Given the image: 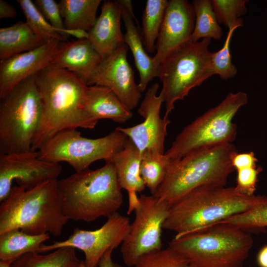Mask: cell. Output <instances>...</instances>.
<instances>
[{
    "label": "cell",
    "mask_w": 267,
    "mask_h": 267,
    "mask_svg": "<svg viewBox=\"0 0 267 267\" xmlns=\"http://www.w3.org/2000/svg\"><path fill=\"white\" fill-rule=\"evenodd\" d=\"M248 102L244 92L229 93L219 104L185 127L165 154L175 160L193 151L232 143L237 134L233 119Z\"/></svg>",
    "instance_id": "cell-8"
},
{
    "label": "cell",
    "mask_w": 267,
    "mask_h": 267,
    "mask_svg": "<svg viewBox=\"0 0 267 267\" xmlns=\"http://www.w3.org/2000/svg\"><path fill=\"white\" fill-rule=\"evenodd\" d=\"M130 225L128 217L116 212L109 217L100 228L93 230L75 228L67 239L54 241L50 245L43 244L37 252L72 247L84 252L86 267H97L100 259L108 249H114L121 245L129 233Z\"/></svg>",
    "instance_id": "cell-12"
},
{
    "label": "cell",
    "mask_w": 267,
    "mask_h": 267,
    "mask_svg": "<svg viewBox=\"0 0 267 267\" xmlns=\"http://www.w3.org/2000/svg\"><path fill=\"white\" fill-rule=\"evenodd\" d=\"M267 202V197L247 196L234 187L202 186L172 205L163 229L175 237L195 232L219 223Z\"/></svg>",
    "instance_id": "cell-2"
},
{
    "label": "cell",
    "mask_w": 267,
    "mask_h": 267,
    "mask_svg": "<svg viewBox=\"0 0 267 267\" xmlns=\"http://www.w3.org/2000/svg\"><path fill=\"white\" fill-rule=\"evenodd\" d=\"M195 16L192 4L186 0H170L156 44L153 59L159 66L174 49L191 41Z\"/></svg>",
    "instance_id": "cell-16"
},
{
    "label": "cell",
    "mask_w": 267,
    "mask_h": 267,
    "mask_svg": "<svg viewBox=\"0 0 267 267\" xmlns=\"http://www.w3.org/2000/svg\"><path fill=\"white\" fill-rule=\"evenodd\" d=\"M45 43L33 32L26 22L19 21L0 28V60L36 48Z\"/></svg>",
    "instance_id": "cell-23"
},
{
    "label": "cell",
    "mask_w": 267,
    "mask_h": 267,
    "mask_svg": "<svg viewBox=\"0 0 267 267\" xmlns=\"http://www.w3.org/2000/svg\"><path fill=\"white\" fill-rule=\"evenodd\" d=\"M257 263L260 267H267V245L259 251L257 256Z\"/></svg>",
    "instance_id": "cell-41"
},
{
    "label": "cell",
    "mask_w": 267,
    "mask_h": 267,
    "mask_svg": "<svg viewBox=\"0 0 267 267\" xmlns=\"http://www.w3.org/2000/svg\"><path fill=\"white\" fill-rule=\"evenodd\" d=\"M43 113L32 147L38 151L58 133L78 128L92 129L97 122L82 109L87 87L75 74L49 65L35 75Z\"/></svg>",
    "instance_id": "cell-1"
},
{
    "label": "cell",
    "mask_w": 267,
    "mask_h": 267,
    "mask_svg": "<svg viewBox=\"0 0 267 267\" xmlns=\"http://www.w3.org/2000/svg\"><path fill=\"white\" fill-rule=\"evenodd\" d=\"M49 234L31 235L18 229L0 234V259L14 261L29 252H37Z\"/></svg>",
    "instance_id": "cell-25"
},
{
    "label": "cell",
    "mask_w": 267,
    "mask_h": 267,
    "mask_svg": "<svg viewBox=\"0 0 267 267\" xmlns=\"http://www.w3.org/2000/svg\"><path fill=\"white\" fill-rule=\"evenodd\" d=\"M141 154L140 175L154 195L163 181L172 160L165 153L152 150H145Z\"/></svg>",
    "instance_id": "cell-29"
},
{
    "label": "cell",
    "mask_w": 267,
    "mask_h": 267,
    "mask_svg": "<svg viewBox=\"0 0 267 267\" xmlns=\"http://www.w3.org/2000/svg\"><path fill=\"white\" fill-rule=\"evenodd\" d=\"M128 48L125 44L103 57L89 86L108 88L126 108L132 111L138 105L142 92L127 60Z\"/></svg>",
    "instance_id": "cell-15"
},
{
    "label": "cell",
    "mask_w": 267,
    "mask_h": 267,
    "mask_svg": "<svg viewBox=\"0 0 267 267\" xmlns=\"http://www.w3.org/2000/svg\"><path fill=\"white\" fill-rule=\"evenodd\" d=\"M17 15L16 9L4 0H0V19H11Z\"/></svg>",
    "instance_id": "cell-38"
},
{
    "label": "cell",
    "mask_w": 267,
    "mask_h": 267,
    "mask_svg": "<svg viewBox=\"0 0 267 267\" xmlns=\"http://www.w3.org/2000/svg\"><path fill=\"white\" fill-rule=\"evenodd\" d=\"M79 267H86L85 266V263L84 261H81L80 265Z\"/></svg>",
    "instance_id": "cell-43"
},
{
    "label": "cell",
    "mask_w": 267,
    "mask_h": 267,
    "mask_svg": "<svg viewBox=\"0 0 267 267\" xmlns=\"http://www.w3.org/2000/svg\"><path fill=\"white\" fill-rule=\"evenodd\" d=\"M63 212L68 220L94 221L117 212L123 202L122 189L112 161L57 179Z\"/></svg>",
    "instance_id": "cell-4"
},
{
    "label": "cell",
    "mask_w": 267,
    "mask_h": 267,
    "mask_svg": "<svg viewBox=\"0 0 267 267\" xmlns=\"http://www.w3.org/2000/svg\"><path fill=\"white\" fill-rule=\"evenodd\" d=\"M236 185L235 190L247 196H252L256 189L258 175L261 167H248L237 170Z\"/></svg>",
    "instance_id": "cell-35"
},
{
    "label": "cell",
    "mask_w": 267,
    "mask_h": 267,
    "mask_svg": "<svg viewBox=\"0 0 267 267\" xmlns=\"http://www.w3.org/2000/svg\"><path fill=\"white\" fill-rule=\"evenodd\" d=\"M12 260H0V267H10Z\"/></svg>",
    "instance_id": "cell-42"
},
{
    "label": "cell",
    "mask_w": 267,
    "mask_h": 267,
    "mask_svg": "<svg viewBox=\"0 0 267 267\" xmlns=\"http://www.w3.org/2000/svg\"><path fill=\"white\" fill-rule=\"evenodd\" d=\"M122 7L119 0L104 1L101 12L88 32V40L102 57L125 44L121 29Z\"/></svg>",
    "instance_id": "cell-19"
},
{
    "label": "cell",
    "mask_w": 267,
    "mask_h": 267,
    "mask_svg": "<svg viewBox=\"0 0 267 267\" xmlns=\"http://www.w3.org/2000/svg\"><path fill=\"white\" fill-rule=\"evenodd\" d=\"M43 113L35 75L22 81L1 98L0 154L31 151Z\"/></svg>",
    "instance_id": "cell-7"
},
{
    "label": "cell",
    "mask_w": 267,
    "mask_h": 267,
    "mask_svg": "<svg viewBox=\"0 0 267 267\" xmlns=\"http://www.w3.org/2000/svg\"><path fill=\"white\" fill-rule=\"evenodd\" d=\"M81 262L75 249L67 247L45 255L36 252L26 253L15 259L10 267H79Z\"/></svg>",
    "instance_id": "cell-26"
},
{
    "label": "cell",
    "mask_w": 267,
    "mask_h": 267,
    "mask_svg": "<svg viewBox=\"0 0 267 267\" xmlns=\"http://www.w3.org/2000/svg\"><path fill=\"white\" fill-rule=\"evenodd\" d=\"M114 249H108L103 255L98 263V267H123L121 265L113 261L112 253Z\"/></svg>",
    "instance_id": "cell-39"
},
{
    "label": "cell",
    "mask_w": 267,
    "mask_h": 267,
    "mask_svg": "<svg viewBox=\"0 0 267 267\" xmlns=\"http://www.w3.org/2000/svg\"><path fill=\"white\" fill-rule=\"evenodd\" d=\"M57 179L26 189L12 186L0 205V234L18 229L31 235L60 236L68 219L64 214Z\"/></svg>",
    "instance_id": "cell-3"
},
{
    "label": "cell",
    "mask_w": 267,
    "mask_h": 267,
    "mask_svg": "<svg viewBox=\"0 0 267 267\" xmlns=\"http://www.w3.org/2000/svg\"><path fill=\"white\" fill-rule=\"evenodd\" d=\"M257 162L258 159L253 151L237 153L233 156L231 161L232 166L236 170L245 167L257 166Z\"/></svg>",
    "instance_id": "cell-37"
},
{
    "label": "cell",
    "mask_w": 267,
    "mask_h": 267,
    "mask_svg": "<svg viewBox=\"0 0 267 267\" xmlns=\"http://www.w3.org/2000/svg\"><path fill=\"white\" fill-rule=\"evenodd\" d=\"M236 28L228 30L222 47L212 53V63L214 75H218L223 80L233 78L237 69L233 64L230 49V44L233 34Z\"/></svg>",
    "instance_id": "cell-33"
},
{
    "label": "cell",
    "mask_w": 267,
    "mask_h": 267,
    "mask_svg": "<svg viewBox=\"0 0 267 267\" xmlns=\"http://www.w3.org/2000/svg\"><path fill=\"white\" fill-rule=\"evenodd\" d=\"M62 167L39 158L38 151L0 154V201L9 194L13 181L26 189L48 180L57 179Z\"/></svg>",
    "instance_id": "cell-13"
},
{
    "label": "cell",
    "mask_w": 267,
    "mask_h": 267,
    "mask_svg": "<svg viewBox=\"0 0 267 267\" xmlns=\"http://www.w3.org/2000/svg\"><path fill=\"white\" fill-rule=\"evenodd\" d=\"M195 20L191 40L199 41L206 38L220 40L222 30L220 26L211 0H194L192 1Z\"/></svg>",
    "instance_id": "cell-28"
},
{
    "label": "cell",
    "mask_w": 267,
    "mask_h": 267,
    "mask_svg": "<svg viewBox=\"0 0 267 267\" xmlns=\"http://www.w3.org/2000/svg\"><path fill=\"white\" fill-rule=\"evenodd\" d=\"M25 17L26 22L42 41L46 43L56 39L65 42L66 39L43 16L31 0H17Z\"/></svg>",
    "instance_id": "cell-30"
},
{
    "label": "cell",
    "mask_w": 267,
    "mask_h": 267,
    "mask_svg": "<svg viewBox=\"0 0 267 267\" xmlns=\"http://www.w3.org/2000/svg\"><path fill=\"white\" fill-rule=\"evenodd\" d=\"M247 0H211L212 6L219 24L228 30L243 25L241 17L246 14Z\"/></svg>",
    "instance_id": "cell-31"
},
{
    "label": "cell",
    "mask_w": 267,
    "mask_h": 267,
    "mask_svg": "<svg viewBox=\"0 0 267 267\" xmlns=\"http://www.w3.org/2000/svg\"><path fill=\"white\" fill-rule=\"evenodd\" d=\"M61 41L53 39L33 50L0 62V99L22 81L50 65Z\"/></svg>",
    "instance_id": "cell-17"
},
{
    "label": "cell",
    "mask_w": 267,
    "mask_h": 267,
    "mask_svg": "<svg viewBox=\"0 0 267 267\" xmlns=\"http://www.w3.org/2000/svg\"><path fill=\"white\" fill-rule=\"evenodd\" d=\"M101 0H61L59 2L65 28L89 32L93 27Z\"/></svg>",
    "instance_id": "cell-24"
},
{
    "label": "cell",
    "mask_w": 267,
    "mask_h": 267,
    "mask_svg": "<svg viewBox=\"0 0 267 267\" xmlns=\"http://www.w3.org/2000/svg\"><path fill=\"white\" fill-rule=\"evenodd\" d=\"M168 0H147L142 15L141 37L146 51L153 53Z\"/></svg>",
    "instance_id": "cell-27"
},
{
    "label": "cell",
    "mask_w": 267,
    "mask_h": 267,
    "mask_svg": "<svg viewBox=\"0 0 267 267\" xmlns=\"http://www.w3.org/2000/svg\"><path fill=\"white\" fill-rule=\"evenodd\" d=\"M134 219L121 245L124 264L134 267L141 256L162 248V232L170 207L153 195L141 194Z\"/></svg>",
    "instance_id": "cell-11"
},
{
    "label": "cell",
    "mask_w": 267,
    "mask_h": 267,
    "mask_svg": "<svg viewBox=\"0 0 267 267\" xmlns=\"http://www.w3.org/2000/svg\"><path fill=\"white\" fill-rule=\"evenodd\" d=\"M158 83H154L147 90L138 109L139 114L144 120L135 126L116 129L124 133L142 153L145 150H152L164 153L167 127L170 123L168 118H161L160 110L163 100L157 91Z\"/></svg>",
    "instance_id": "cell-14"
},
{
    "label": "cell",
    "mask_w": 267,
    "mask_h": 267,
    "mask_svg": "<svg viewBox=\"0 0 267 267\" xmlns=\"http://www.w3.org/2000/svg\"><path fill=\"white\" fill-rule=\"evenodd\" d=\"M237 153L235 146L229 143L172 160L163 181L153 195L171 207L199 187L225 186L235 170L231 161Z\"/></svg>",
    "instance_id": "cell-5"
},
{
    "label": "cell",
    "mask_w": 267,
    "mask_h": 267,
    "mask_svg": "<svg viewBox=\"0 0 267 267\" xmlns=\"http://www.w3.org/2000/svg\"><path fill=\"white\" fill-rule=\"evenodd\" d=\"M211 39L188 41L172 51L159 66L162 83L160 94L165 105L164 117L175 108V103L182 100L194 88L214 75L212 52L209 49Z\"/></svg>",
    "instance_id": "cell-9"
},
{
    "label": "cell",
    "mask_w": 267,
    "mask_h": 267,
    "mask_svg": "<svg viewBox=\"0 0 267 267\" xmlns=\"http://www.w3.org/2000/svg\"><path fill=\"white\" fill-rule=\"evenodd\" d=\"M134 267H193L181 255L168 246L141 256Z\"/></svg>",
    "instance_id": "cell-32"
},
{
    "label": "cell",
    "mask_w": 267,
    "mask_h": 267,
    "mask_svg": "<svg viewBox=\"0 0 267 267\" xmlns=\"http://www.w3.org/2000/svg\"><path fill=\"white\" fill-rule=\"evenodd\" d=\"M103 57L88 39L61 42L50 65L75 74L89 86Z\"/></svg>",
    "instance_id": "cell-18"
},
{
    "label": "cell",
    "mask_w": 267,
    "mask_h": 267,
    "mask_svg": "<svg viewBox=\"0 0 267 267\" xmlns=\"http://www.w3.org/2000/svg\"><path fill=\"white\" fill-rule=\"evenodd\" d=\"M129 138L116 129L107 135L89 138L77 129L63 130L48 140L38 150L39 158L49 162H66L76 172L88 169L99 160L110 161Z\"/></svg>",
    "instance_id": "cell-10"
},
{
    "label": "cell",
    "mask_w": 267,
    "mask_h": 267,
    "mask_svg": "<svg viewBox=\"0 0 267 267\" xmlns=\"http://www.w3.org/2000/svg\"><path fill=\"white\" fill-rule=\"evenodd\" d=\"M34 3L45 19L67 40L63 34L65 26L59 3L54 0H36Z\"/></svg>",
    "instance_id": "cell-36"
},
{
    "label": "cell",
    "mask_w": 267,
    "mask_h": 267,
    "mask_svg": "<svg viewBox=\"0 0 267 267\" xmlns=\"http://www.w3.org/2000/svg\"><path fill=\"white\" fill-rule=\"evenodd\" d=\"M254 241L246 230L220 222L203 229L174 237L169 246L193 267H244Z\"/></svg>",
    "instance_id": "cell-6"
},
{
    "label": "cell",
    "mask_w": 267,
    "mask_h": 267,
    "mask_svg": "<svg viewBox=\"0 0 267 267\" xmlns=\"http://www.w3.org/2000/svg\"><path fill=\"white\" fill-rule=\"evenodd\" d=\"M141 156L139 150L129 138L125 146L110 161L114 165L121 188L128 192V215L138 206L137 193L142 192L146 187L140 175Z\"/></svg>",
    "instance_id": "cell-21"
},
{
    "label": "cell",
    "mask_w": 267,
    "mask_h": 267,
    "mask_svg": "<svg viewBox=\"0 0 267 267\" xmlns=\"http://www.w3.org/2000/svg\"><path fill=\"white\" fill-rule=\"evenodd\" d=\"M82 109L89 118L97 122L107 119L124 123L133 116L132 111L124 106L113 91L98 85L88 86Z\"/></svg>",
    "instance_id": "cell-22"
},
{
    "label": "cell",
    "mask_w": 267,
    "mask_h": 267,
    "mask_svg": "<svg viewBox=\"0 0 267 267\" xmlns=\"http://www.w3.org/2000/svg\"><path fill=\"white\" fill-rule=\"evenodd\" d=\"M118 0L122 7V19L126 30L124 34V42L133 55L139 75L138 85L142 92L154 78L158 77L159 71L154 63L153 57L150 56L145 49L141 36L135 24V22H137L131 0Z\"/></svg>",
    "instance_id": "cell-20"
},
{
    "label": "cell",
    "mask_w": 267,
    "mask_h": 267,
    "mask_svg": "<svg viewBox=\"0 0 267 267\" xmlns=\"http://www.w3.org/2000/svg\"><path fill=\"white\" fill-rule=\"evenodd\" d=\"M221 222L232 224L245 230H263L267 227V202Z\"/></svg>",
    "instance_id": "cell-34"
},
{
    "label": "cell",
    "mask_w": 267,
    "mask_h": 267,
    "mask_svg": "<svg viewBox=\"0 0 267 267\" xmlns=\"http://www.w3.org/2000/svg\"><path fill=\"white\" fill-rule=\"evenodd\" d=\"M64 35L67 38L69 36H73L77 40L88 39V32L80 29H67L65 28L63 31Z\"/></svg>",
    "instance_id": "cell-40"
}]
</instances>
